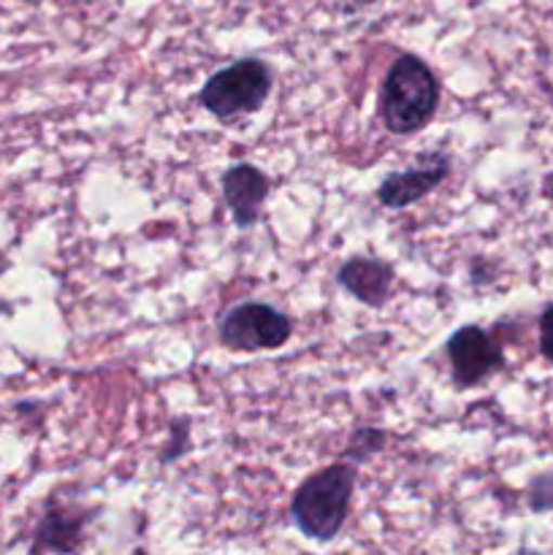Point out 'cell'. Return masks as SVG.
<instances>
[{
	"instance_id": "6da1fadb",
	"label": "cell",
	"mask_w": 553,
	"mask_h": 555,
	"mask_svg": "<svg viewBox=\"0 0 553 555\" xmlns=\"http://www.w3.org/2000/svg\"><path fill=\"white\" fill-rule=\"evenodd\" d=\"M439 103V85L432 68L415 54H404L390 65L380 90V119L396 135L426 128Z\"/></svg>"
},
{
	"instance_id": "7a4b0ae2",
	"label": "cell",
	"mask_w": 553,
	"mask_h": 555,
	"mask_svg": "<svg viewBox=\"0 0 553 555\" xmlns=\"http://www.w3.org/2000/svg\"><path fill=\"white\" fill-rule=\"evenodd\" d=\"M356 488V466L331 464L314 472L298 486L291 502V515L309 540L331 542L342 531Z\"/></svg>"
},
{
	"instance_id": "3957f363",
	"label": "cell",
	"mask_w": 553,
	"mask_h": 555,
	"mask_svg": "<svg viewBox=\"0 0 553 555\" xmlns=\"http://www.w3.org/2000/svg\"><path fill=\"white\" fill-rule=\"evenodd\" d=\"M271 68L263 60H239L217 70L201 90V103L217 119H239L255 114L271 92Z\"/></svg>"
},
{
	"instance_id": "277c9868",
	"label": "cell",
	"mask_w": 553,
	"mask_h": 555,
	"mask_svg": "<svg viewBox=\"0 0 553 555\" xmlns=\"http://www.w3.org/2000/svg\"><path fill=\"white\" fill-rule=\"evenodd\" d=\"M293 334L291 320L274 307L260 301H244L233 307L220 323V341L228 350L260 352L276 350Z\"/></svg>"
},
{
	"instance_id": "5b68a950",
	"label": "cell",
	"mask_w": 553,
	"mask_h": 555,
	"mask_svg": "<svg viewBox=\"0 0 553 555\" xmlns=\"http://www.w3.org/2000/svg\"><path fill=\"white\" fill-rule=\"evenodd\" d=\"M448 358L453 366V383L459 388H472V385L483 383L504 361L497 341L477 325H464L450 336Z\"/></svg>"
},
{
	"instance_id": "8992f818",
	"label": "cell",
	"mask_w": 553,
	"mask_h": 555,
	"mask_svg": "<svg viewBox=\"0 0 553 555\" xmlns=\"http://www.w3.org/2000/svg\"><path fill=\"white\" fill-rule=\"evenodd\" d=\"M450 173V160L437 152V155L423 157L421 166L407 168V171L388 173L377 188V201L388 209H404V206L417 204L426 198L432 190H437Z\"/></svg>"
},
{
	"instance_id": "52a82bcc",
	"label": "cell",
	"mask_w": 553,
	"mask_h": 555,
	"mask_svg": "<svg viewBox=\"0 0 553 555\" xmlns=\"http://www.w3.org/2000/svg\"><path fill=\"white\" fill-rule=\"evenodd\" d=\"M222 195H226L233 222L239 228H249L255 225L260 206L269 195V179L260 168L249 166V163H236L222 177Z\"/></svg>"
},
{
	"instance_id": "ba28073f",
	"label": "cell",
	"mask_w": 553,
	"mask_h": 555,
	"mask_svg": "<svg viewBox=\"0 0 553 555\" xmlns=\"http://www.w3.org/2000/svg\"><path fill=\"white\" fill-rule=\"evenodd\" d=\"M336 280L366 307H383L394 285V269L377 258H350L336 271Z\"/></svg>"
},
{
	"instance_id": "9c48e42d",
	"label": "cell",
	"mask_w": 553,
	"mask_h": 555,
	"mask_svg": "<svg viewBox=\"0 0 553 555\" xmlns=\"http://www.w3.org/2000/svg\"><path fill=\"white\" fill-rule=\"evenodd\" d=\"M81 531H85V515L65 507H49L33 540L36 555H68L79 547Z\"/></svg>"
},
{
	"instance_id": "30bf717a",
	"label": "cell",
	"mask_w": 553,
	"mask_h": 555,
	"mask_svg": "<svg viewBox=\"0 0 553 555\" xmlns=\"http://www.w3.org/2000/svg\"><path fill=\"white\" fill-rule=\"evenodd\" d=\"M540 347H542V356L548 358V363L553 366V307H548L542 312L540 320Z\"/></svg>"
},
{
	"instance_id": "8fae6325",
	"label": "cell",
	"mask_w": 553,
	"mask_h": 555,
	"mask_svg": "<svg viewBox=\"0 0 553 555\" xmlns=\"http://www.w3.org/2000/svg\"><path fill=\"white\" fill-rule=\"evenodd\" d=\"M133 555H144V553H133Z\"/></svg>"
}]
</instances>
